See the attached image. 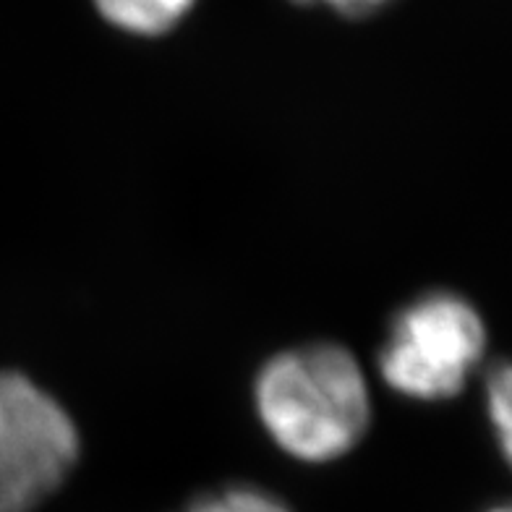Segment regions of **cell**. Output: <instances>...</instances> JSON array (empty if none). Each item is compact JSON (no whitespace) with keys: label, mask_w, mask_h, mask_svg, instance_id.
<instances>
[{"label":"cell","mask_w":512,"mask_h":512,"mask_svg":"<svg viewBox=\"0 0 512 512\" xmlns=\"http://www.w3.org/2000/svg\"><path fill=\"white\" fill-rule=\"evenodd\" d=\"M181 512H293L264 486L233 484L194 497Z\"/></svg>","instance_id":"6"},{"label":"cell","mask_w":512,"mask_h":512,"mask_svg":"<svg viewBox=\"0 0 512 512\" xmlns=\"http://www.w3.org/2000/svg\"><path fill=\"white\" fill-rule=\"evenodd\" d=\"M251 408L272 445L306 465L351 455L374 421L364 366L332 340L290 345L267 358L251 382Z\"/></svg>","instance_id":"1"},{"label":"cell","mask_w":512,"mask_h":512,"mask_svg":"<svg viewBox=\"0 0 512 512\" xmlns=\"http://www.w3.org/2000/svg\"><path fill=\"white\" fill-rule=\"evenodd\" d=\"M199 0H92L105 24L131 37L157 40L176 32Z\"/></svg>","instance_id":"4"},{"label":"cell","mask_w":512,"mask_h":512,"mask_svg":"<svg viewBox=\"0 0 512 512\" xmlns=\"http://www.w3.org/2000/svg\"><path fill=\"white\" fill-rule=\"evenodd\" d=\"M489 512H510V507H507V505H502V507H492V510H489Z\"/></svg>","instance_id":"8"},{"label":"cell","mask_w":512,"mask_h":512,"mask_svg":"<svg viewBox=\"0 0 512 512\" xmlns=\"http://www.w3.org/2000/svg\"><path fill=\"white\" fill-rule=\"evenodd\" d=\"M489 330L471 298L426 290L392 314L377 351V374L413 403L458 398L486 364Z\"/></svg>","instance_id":"2"},{"label":"cell","mask_w":512,"mask_h":512,"mask_svg":"<svg viewBox=\"0 0 512 512\" xmlns=\"http://www.w3.org/2000/svg\"><path fill=\"white\" fill-rule=\"evenodd\" d=\"M290 3L301 8H327L343 19H371V16L387 11L398 0H290Z\"/></svg>","instance_id":"7"},{"label":"cell","mask_w":512,"mask_h":512,"mask_svg":"<svg viewBox=\"0 0 512 512\" xmlns=\"http://www.w3.org/2000/svg\"><path fill=\"white\" fill-rule=\"evenodd\" d=\"M484 411L492 426L499 455L510 463L512 450V374L505 358L486 366L484 374Z\"/></svg>","instance_id":"5"},{"label":"cell","mask_w":512,"mask_h":512,"mask_svg":"<svg viewBox=\"0 0 512 512\" xmlns=\"http://www.w3.org/2000/svg\"><path fill=\"white\" fill-rule=\"evenodd\" d=\"M76 418L24 371L0 369V512H37L76 471Z\"/></svg>","instance_id":"3"}]
</instances>
